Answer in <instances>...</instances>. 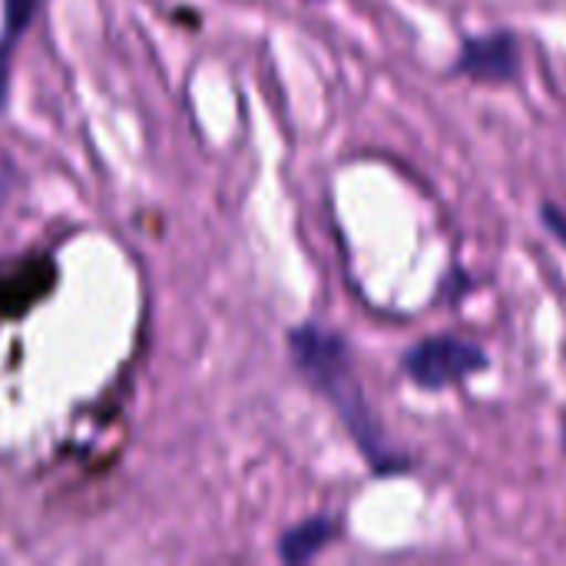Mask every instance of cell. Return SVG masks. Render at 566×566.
<instances>
[{
  "mask_svg": "<svg viewBox=\"0 0 566 566\" xmlns=\"http://www.w3.org/2000/svg\"><path fill=\"white\" fill-rule=\"evenodd\" d=\"M454 70L474 83H514L521 76V43L511 30H491L468 36L454 60Z\"/></svg>",
  "mask_w": 566,
  "mask_h": 566,
  "instance_id": "3957f363",
  "label": "cell"
},
{
  "mask_svg": "<svg viewBox=\"0 0 566 566\" xmlns=\"http://www.w3.org/2000/svg\"><path fill=\"white\" fill-rule=\"evenodd\" d=\"M335 537H338V521H332V517H308V521H302V524H295L292 531L282 534L279 557L285 564H305L315 554H322Z\"/></svg>",
  "mask_w": 566,
  "mask_h": 566,
  "instance_id": "277c9868",
  "label": "cell"
},
{
  "mask_svg": "<svg viewBox=\"0 0 566 566\" xmlns=\"http://www.w3.org/2000/svg\"><path fill=\"white\" fill-rule=\"evenodd\" d=\"M541 219H544V226H547V229H551V232H554V235H557V239H560V242L566 245V212L564 209H557L554 202H547V206L541 209Z\"/></svg>",
  "mask_w": 566,
  "mask_h": 566,
  "instance_id": "8992f818",
  "label": "cell"
},
{
  "mask_svg": "<svg viewBox=\"0 0 566 566\" xmlns=\"http://www.w3.org/2000/svg\"><path fill=\"white\" fill-rule=\"evenodd\" d=\"M491 365L488 352L478 342L461 335H431L411 345L401 358L405 375L424 391H448L481 375Z\"/></svg>",
  "mask_w": 566,
  "mask_h": 566,
  "instance_id": "7a4b0ae2",
  "label": "cell"
},
{
  "mask_svg": "<svg viewBox=\"0 0 566 566\" xmlns=\"http://www.w3.org/2000/svg\"><path fill=\"white\" fill-rule=\"evenodd\" d=\"M36 0H7V23H3V50L17 40V33L30 23Z\"/></svg>",
  "mask_w": 566,
  "mask_h": 566,
  "instance_id": "5b68a950",
  "label": "cell"
},
{
  "mask_svg": "<svg viewBox=\"0 0 566 566\" xmlns=\"http://www.w3.org/2000/svg\"><path fill=\"white\" fill-rule=\"evenodd\" d=\"M289 352L295 368L305 375V381L335 408V415L342 418V424L348 428L352 441L358 444L361 458L371 464L375 474H401L411 468V454H405L401 448H395L385 434V424L375 418L361 381L355 375V361H352V345L345 335L305 322L295 325L289 332Z\"/></svg>",
  "mask_w": 566,
  "mask_h": 566,
  "instance_id": "6da1fadb",
  "label": "cell"
}]
</instances>
